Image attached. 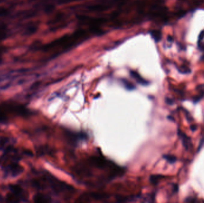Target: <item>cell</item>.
Returning a JSON list of instances; mask_svg holds the SVG:
<instances>
[{
    "label": "cell",
    "mask_w": 204,
    "mask_h": 203,
    "mask_svg": "<svg viewBox=\"0 0 204 203\" xmlns=\"http://www.w3.org/2000/svg\"><path fill=\"white\" fill-rule=\"evenodd\" d=\"M190 129L192 131H195L197 129V126L195 125H192L190 126Z\"/></svg>",
    "instance_id": "30bf717a"
},
{
    "label": "cell",
    "mask_w": 204,
    "mask_h": 203,
    "mask_svg": "<svg viewBox=\"0 0 204 203\" xmlns=\"http://www.w3.org/2000/svg\"><path fill=\"white\" fill-rule=\"evenodd\" d=\"M152 35L153 38L156 41L160 40L161 38V33L158 31H154L152 32Z\"/></svg>",
    "instance_id": "5b68a950"
},
{
    "label": "cell",
    "mask_w": 204,
    "mask_h": 203,
    "mask_svg": "<svg viewBox=\"0 0 204 203\" xmlns=\"http://www.w3.org/2000/svg\"><path fill=\"white\" fill-rule=\"evenodd\" d=\"M197 90H198L200 91V94L204 96V85H200L199 87H198Z\"/></svg>",
    "instance_id": "ba28073f"
},
{
    "label": "cell",
    "mask_w": 204,
    "mask_h": 203,
    "mask_svg": "<svg viewBox=\"0 0 204 203\" xmlns=\"http://www.w3.org/2000/svg\"><path fill=\"white\" fill-rule=\"evenodd\" d=\"M164 158L166 159L168 162L171 164L174 163L177 160V158L174 155H164Z\"/></svg>",
    "instance_id": "7a4b0ae2"
},
{
    "label": "cell",
    "mask_w": 204,
    "mask_h": 203,
    "mask_svg": "<svg viewBox=\"0 0 204 203\" xmlns=\"http://www.w3.org/2000/svg\"><path fill=\"white\" fill-rule=\"evenodd\" d=\"M178 186H177V185H175L174 187V192L177 193V192L178 191Z\"/></svg>",
    "instance_id": "8fae6325"
},
{
    "label": "cell",
    "mask_w": 204,
    "mask_h": 203,
    "mask_svg": "<svg viewBox=\"0 0 204 203\" xmlns=\"http://www.w3.org/2000/svg\"><path fill=\"white\" fill-rule=\"evenodd\" d=\"M165 102H166V104H169V105H172V104H174V102L173 100H172V99H168V98L166 99Z\"/></svg>",
    "instance_id": "9c48e42d"
},
{
    "label": "cell",
    "mask_w": 204,
    "mask_h": 203,
    "mask_svg": "<svg viewBox=\"0 0 204 203\" xmlns=\"http://www.w3.org/2000/svg\"><path fill=\"white\" fill-rule=\"evenodd\" d=\"M178 71L182 73H184V74H187V73H189L191 72V70L190 69H189L188 67L186 66H183L181 67L180 69H178Z\"/></svg>",
    "instance_id": "8992f818"
},
{
    "label": "cell",
    "mask_w": 204,
    "mask_h": 203,
    "mask_svg": "<svg viewBox=\"0 0 204 203\" xmlns=\"http://www.w3.org/2000/svg\"><path fill=\"white\" fill-rule=\"evenodd\" d=\"M163 176L161 175H152L151 176L150 180L151 181V182L153 184H156L158 183L159 181L162 178Z\"/></svg>",
    "instance_id": "3957f363"
},
{
    "label": "cell",
    "mask_w": 204,
    "mask_h": 203,
    "mask_svg": "<svg viewBox=\"0 0 204 203\" xmlns=\"http://www.w3.org/2000/svg\"><path fill=\"white\" fill-rule=\"evenodd\" d=\"M184 202L186 203H195L196 202V199L193 197H188L185 199Z\"/></svg>",
    "instance_id": "52a82bcc"
},
{
    "label": "cell",
    "mask_w": 204,
    "mask_h": 203,
    "mask_svg": "<svg viewBox=\"0 0 204 203\" xmlns=\"http://www.w3.org/2000/svg\"><path fill=\"white\" fill-rule=\"evenodd\" d=\"M168 119H170V120H174V119L172 118V117H171V116H168Z\"/></svg>",
    "instance_id": "7c38bea8"
},
{
    "label": "cell",
    "mask_w": 204,
    "mask_h": 203,
    "mask_svg": "<svg viewBox=\"0 0 204 203\" xmlns=\"http://www.w3.org/2000/svg\"><path fill=\"white\" fill-rule=\"evenodd\" d=\"M131 74H132V76H133L134 78H136V79L139 83H141V84H146V81H145L144 79H142L141 77H140V76H139L138 74H137L136 72H131Z\"/></svg>",
    "instance_id": "277c9868"
},
{
    "label": "cell",
    "mask_w": 204,
    "mask_h": 203,
    "mask_svg": "<svg viewBox=\"0 0 204 203\" xmlns=\"http://www.w3.org/2000/svg\"><path fill=\"white\" fill-rule=\"evenodd\" d=\"M178 134L182 141V144L186 150H189L192 148V143L191 141V138L183 133L182 131H178Z\"/></svg>",
    "instance_id": "6da1fadb"
}]
</instances>
